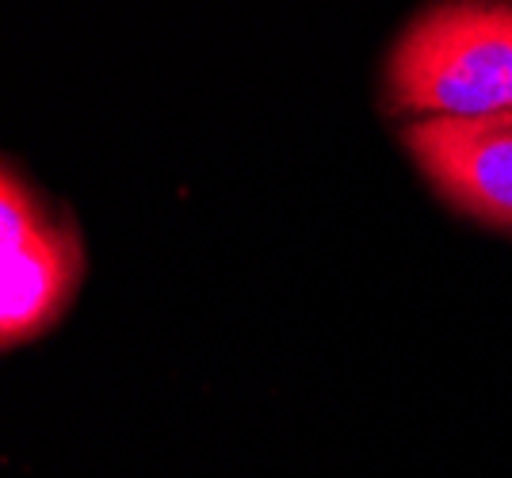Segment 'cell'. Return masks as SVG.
<instances>
[{
    "instance_id": "6da1fadb",
    "label": "cell",
    "mask_w": 512,
    "mask_h": 478,
    "mask_svg": "<svg viewBox=\"0 0 512 478\" xmlns=\"http://www.w3.org/2000/svg\"><path fill=\"white\" fill-rule=\"evenodd\" d=\"M386 96L413 119L512 111V0H448L417 16L390 50Z\"/></svg>"
},
{
    "instance_id": "7a4b0ae2",
    "label": "cell",
    "mask_w": 512,
    "mask_h": 478,
    "mask_svg": "<svg viewBox=\"0 0 512 478\" xmlns=\"http://www.w3.org/2000/svg\"><path fill=\"white\" fill-rule=\"evenodd\" d=\"M85 272L81 238L65 218L4 169L0 180V337L20 345L50 329L69 306Z\"/></svg>"
},
{
    "instance_id": "3957f363",
    "label": "cell",
    "mask_w": 512,
    "mask_h": 478,
    "mask_svg": "<svg viewBox=\"0 0 512 478\" xmlns=\"http://www.w3.org/2000/svg\"><path fill=\"white\" fill-rule=\"evenodd\" d=\"M406 146L448 203L512 230V111L482 119H413Z\"/></svg>"
}]
</instances>
